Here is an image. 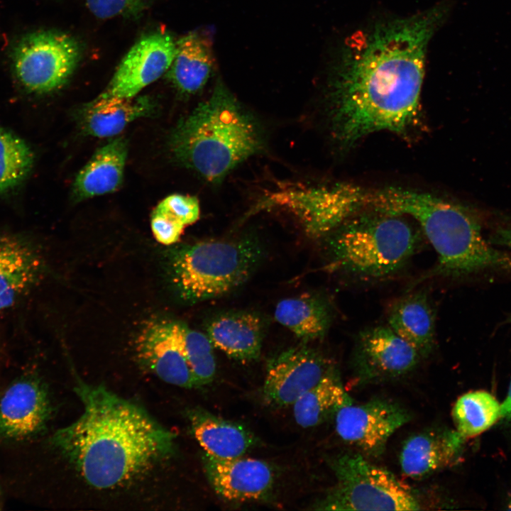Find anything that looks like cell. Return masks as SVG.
<instances>
[{
    "label": "cell",
    "instance_id": "1",
    "mask_svg": "<svg viewBox=\"0 0 511 511\" xmlns=\"http://www.w3.org/2000/svg\"><path fill=\"white\" fill-rule=\"evenodd\" d=\"M449 11L438 6L352 36L331 88L334 136L352 144L380 131L403 133L417 119L428 43Z\"/></svg>",
    "mask_w": 511,
    "mask_h": 511
},
{
    "label": "cell",
    "instance_id": "2",
    "mask_svg": "<svg viewBox=\"0 0 511 511\" xmlns=\"http://www.w3.org/2000/svg\"><path fill=\"white\" fill-rule=\"evenodd\" d=\"M75 390L83 412L51 443L91 486L123 485L173 453L175 435L141 407L102 385L78 380Z\"/></svg>",
    "mask_w": 511,
    "mask_h": 511
},
{
    "label": "cell",
    "instance_id": "3",
    "mask_svg": "<svg viewBox=\"0 0 511 511\" xmlns=\"http://www.w3.org/2000/svg\"><path fill=\"white\" fill-rule=\"evenodd\" d=\"M367 205L378 211L410 216L420 225L438 258L435 266L417 283L490 270L511 273V255L486 241L478 219L460 205L428 193L394 187L368 194Z\"/></svg>",
    "mask_w": 511,
    "mask_h": 511
},
{
    "label": "cell",
    "instance_id": "4",
    "mask_svg": "<svg viewBox=\"0 0 511 511\" xmlns=\"http://www.w3.org/2000/svg\"><path fill=\"white\" fill-rule=\"evenodd\" d=\"M175 158L210 183L264 148L260 125L222 82L181 119L170 136Z\"/></svg>",
    "mask_w": 511,
    "mask_h": 511
},
{
    "label": "cell",
    "instance_id": "5",
    "mask_svg": "<svg viewBox=\"0 0 511 511\" xmlns=\"http://www.w3.org/2000/svg\"><path fill=\"white\" fill-rule=\"evenodd\" d=\"M376 211L350 217L331 232L329 270L375 280L407 264L420 245L419 234L400 215Z\"/></svg>",
    "mask_w": 511,
    "mask_h": 511
},
{
    "label": "cell",
    "instance_id": "6",
    "mask_svg": "<svg viewBox=\"0 0 511 511\" xmlns=\"http://www.w3.org/2000/svg\"><path fill=\"white\" fill-rule=\"evenodd\" d=\"M262 256L261 244L249 237L182 245L170 255V280L186 302L217 298L244 284Z\"/></svg>",
    "mask_w": 511,
    "mask_h": 511
},
{
    "label": "cell",
    "instance_id": "7",
    "mask_svg": "<svg viewBox=\"0 0 511 511\" xmlns=\"http://www.w3.org/2000/svg\"><path fill=\"white\" fill-rule=\"evenodd\" d=\"M336 484L316 505L325 510H397L420 509L410 490L388 470L361 454H344L331 461Z\"/></svg>",
    "mask_w": 511,
    "mask_h": 511
},
{
    "label": "cell",
    "instance_id": "8",
    "mask_svg": "<svg viewBox=\"0 0 511 511\" xmlns=\"http://www.w3.org/2000/svg\"><path fill=\"white\" fill-rule=\"evenodd\" d=\"M79 56V44L70 35L53 31L35 32L23 37L14 49L13 70L25 89L45 94L67 82Z\"/></svg>",
    "mask_w": 511,
    "mask_h": 511
},
{
    "label": "cell",
    "instance_id": "9",
    "mask_svg": "<svg viewBox=\"0 0 511 511\" xmlns=\"http://www.w3.org/2000/svg\"><path fill=\"white\" fill-rule=\"evenodd\" d=\"M367 194L348 185L291 187L270 194L259 205L289 211L307 234L319 238L331 233L366 206Z\"/></svg>",
    "mask_w": 511,
    "mask_h": 511
},
{
    "label": "cell",
    "instance_id": "10",
    "mask_svg": "<svg viewBox=\"0 0 511 511\" xmlns=\"http://www.w3.org/2000/svg\"><path fill=\"white\" fill-rule=\"evenodd\" d=\"M334 370L331 360L314 348L304 344L290 348L268 361L263 397L272 407L293 405Z\"/></svg>",
    "mask_w": 511,
    "mask_h": 511
},
{
    "label": "cell",
    "instance_id": "11",
    "mask_svg": "<svg viewBox=\"0 0 511 511\" xmlns=\"http://www.w3.org/2000/svg\"><path fill=\"white\" fill-rule=\"evenodd\" d=\"M182 322L155 319L148 321L135 340L139 361L162 380L185 388L197 387L188 363Z\"/></svg>",
    "mask_w": 511,
    "mask_h": 511
},
{
    "label": "cell",
    "instance_id": "12",
    "mask_svg": "<svg viewBox=\"0 0 511 511\" xmlns=\"http://www.w3.org/2000/svg\"><path fill=\"white\" fill-rule=\"evenodd\" d=\"M334 417L339 437L373 457L383 452L390 437L410 419L402 407L380 399L352 402L340 408Z\"/></svg>",
    "mask_w": 511,
    "mask_h": 511
},
{
    "label": "cell",
    "instance_id": "13",
    "mask_svg": "<svg viewBox=\"0 0 511 511\" xmlns=\"http://www.w3.org/2000/svg\"><path fill=\"white\" fill-rule=\"evenodd\" d=\"M421 356L388 325L369 327L356 336L353 363L363 381L392 379L408 373Z\"/></svg>",
    "mask_w": 511,
    "mask_h": 511
},
{
    "label": "cell",
    "instance_id": "14",
    "mask_svg": "<svg viewBox=\"0 0 511 511\" xmlns=\"http://www.w3.org/2000/svg\"><path fill=\"white\" fill-rule=\"evenodd\" d=\"M175 51L176 42L165 33L156 32L141 38L124 56L99 97H134L167 72Z\"/></svg>",
    "mask_w": 511,
    "mask_h": 511
},
{
    "label": "cell",
    "instance_id": "15",
    "mask_svg": "<svg viewBox=\"0 0 511 511\" xmlns=\"http://www.w3.org/2000/svg\"><path fill=\"white\" fill-rule=\"evenodd\" d=\"M204 473L214 491L233 502L258 500L270 493L275 481L271 466L262 460L243 458L229 459L202 455Z\"/></svg>",
    "mask_w": 511,
    "mask_h": 511
},
{
    "label": "cell",
    "instance_id": "16",
    "mask_svg": "<svg viewBox=\"0 0 511 511\" xmlns=\"http://www.w3.org/2000/svg\"><path fill=\"white\" fill-rule=\"evenodd\" d=\"M50 412L47 391L38 380L24 377L0 395V439H22L38 433Z\"/></svg>",
    "mask_w": 511,
    "mask_h": 511
},
{
    "label": "cell",
    "instance_id": "17",
    "mask_svg": "<svg viewBox=\"0 0 511 511\" xmlns=\"http://www.w3.org/2000/svg\"><path fill=\"white\" fill-rule=\"evenodd\" d=\"M464 440L456 429H430L410 436L400 454L402 472L408 478L421 479L454 465Z\"/></svg>",
    "mask_w": 511,
    "mask_h": 511
},
{
    "label": "cell",
    "instance_id": "18",
    "mask_svg": "<svg viewBox=\"0 0 511 511\" xmlns=\"http://www.w3.org/2000/svg\"><path fill=\"white\" fill-rule=\"evenodd\" d=\"M43 268L38 251L28 240L0 235V311L13 306L36 284Z\"/></svg>",
    "mask_w": 511,
    "mask_h": 511
},
{
    "label": "cell",
    "instance_id": "19",
    "mask_svg": "<svg viewBox=\"0 0 511 511\" xmlns=\"http://www.w3.org/2000/svg\"><path fill=\"white\" fill-rule=\"evenodd\" d=\"M214 347L240 361L258 358L263 338L260 317L246 311L229 312L211 318L206 328Z\"/></svg>",
    "mask_w": 511,
    "mask_h": 511
},
{
    "label": "cell",
    "instance_id": "20",
    "mask_svg": "<svg viewBox=\"0 0 511 511\" xmlns=\"http://www.w3.org/2000/svg\"><path fill=\"white\" fill-rule=\"evenodd\" d=\"M387 319L388 326L421 357L432 352L436 342V317L425 291L410 292L394 302Z\"/></svg>",
    "mask_w": 511,
    "mask_h": 511
},
{
    "label": "cell",
    "instance_id": "21",
    "mask_svg": "<svg viewBox=\"0 0 511 511\" xmlns=\"http://www.w3.org/2000/svg\"><path fill=\"white\" fill-rule=\"evenodd\" d=\"M194 437L207 454L221 459L243 456L258 440L244 426L196 407L188 412Z\"/></svg>",
    "mask_w": 511,
    "mask_h": 511
},
{
    "label": "cell",
    "instance_id": "22",
    "mask_svg": "<svg viewBox=\"0 0 511 511\" xmlns=\"http://www.w3.org/2000/svg\"><path fill=\"white\" fill-rule=\"evenodd\" d=\"M214 65L210 40L197 33H189L176 42L167 77L180 92L193 94L205 86Z\"/></svg>",
    "mask_w": 511,
    "mask_h": 511
},
{
    "label": "cell",
    "instance_id": "23",
    "mask_svg": "<svg viewBox=\"0 0 511 511\" xmlns=\"http://www.w3.org/2000/svg\"><path fill=\"white\" fill-rule=\"evenodd\" d=\"M126 155V143L122 138L99 148L75 178L76 198L87 199L118 189L123 181Z\"/></svg>",
    "mask_w": 511,
    "mask_h": 511
},
{
    "label": "cell",
    "instance_id": "24",
    "mask_svg": "<svg viewBox=\"0 0 511 511\" xmlns=\"http://www.w3.org/2000/svg\"><path fill=\"white\" fill-rule=\"evenodd\" d=\"M332 316L327 300L308 293L280 300L274 311L275 320L304 342L324 338Z\"/></svg>",
    "mask_w": 511,
    "mask_h": 511
},
{
    "label": "cell",
    "instance_id": "25",
    "mask_svg": "<svg viewBox=\"0 0 511 511\" xmlns=\"http://www.w3.org/2000/svg\"><path fill=\"white\" fill-rule=\"evenodd\" d=\"M153 109L146 97H98L84 109L82 123L86 133L105 138L116 136L133 121Z\"/></svg>",
    "mask_w": 511,
    "mask_h": 511
},
{
    "label": "cell",
    "instance_id": "26",
    "mask_svg": "<svg viewBox=\"0 0 511 511\" xmlns=\"http://www.w3.org/2000/svg\"><path fill=\"white\" fill-rule=\"evenodd\" d=\"M351 403L352 400L334 370L293 404L294 417L300 427H313L334 417L340 408Z\"/></svg>",
    "mask_w": 511,
    "mask_h": 511
},
{
    "label": "cell",
    "instance_id": "27",
    "mask_svg": "<svg viewBox=\"0 0 511 511\" xmlns=\"http://www.w3.org/2000/svg\"><path fill=\"white\" fill-rule=\"evenodd\" d=\"M198 199L193 196L174 194L163 199L154 209L150 226L155 238L161 244L177 243L184 229L199 217Z\"/></svg>",
    "mask_w": 511,
    "mask_h": 511
},
{
    "label": "cell",
    "instance_id": "28",
    "mask_svg": "<svg viewBox=\"0 0 511 511\" xmlns=\"http://www.w3.org/2000/svg\"><path fill=\"white\" fill-rule=\"evenodd\" d=\"M452 417L456 430L463 438L473 437L501 419V403L487 391H470L457 399Z\"/></svg>",
    "mask_w": 511,
    "mask_h": 511
},
{
    "label": "cell",
    "instance_id": "29",
    "mask_svg": "<svg viewBox=\"0 0 511 511\" xmlns=\"http://www.w3.org/2000/svg\"><path fill=\"white\" fill-rule=\"evenodd\" d=\"M34 160L30 145L0 125V197L15 190L27 179Z\"/></svg>",
    "mask_w": 511,
    "mask_h": 511
},
{
    "label": "cell",
    "instance_id": "30",
    "mask_svg": "<svg viewBox=\"0 0 511 511\" xmlns=\"http://www.w3.org/2000/svg\"><path fill=\"white\" fill-rule=\"evenodd\" d=\"M185 346L187 358L197 385L211 383L215 377L216 363L214 346L208 336L185 324Z\"/></svg>",
    "mask_w": 511,
    "mask_h": 511
},
{
    "label": "cell",
    "instance_id": "31",
    "mask_svg": "<svg viewBox=\"0 0 511 511\" xmlns=\"http://www.w3.org/2000/svg\"><path fill=\"white\" fill-rule=\"evenodd\" d=\"M148 0H85L90 12L106 19L116 16H137L148 6Z\"/></svg>",
    "mask_w": 511,
    "mask_h": 511
},
{
    "label": "cell",
    "instance_id": "32",
    "mask_svg": "<svg viewBox=\"0 0 511 511\" xmlns=\"http://www.w3.org/2000/svg\"><path fill=\"white\" fill-rule=\"evenodd\" d=\"M488 241L493 245L511 248V226L498 228L490 234Z\"/></svg>",
    "mask_w": 511,
    "mask_h": 511
},
{
    "label": "cell",
    "instance_id": "33",
    "mask_svg": "<svg viewBox=\"0 0 511 511\" xmlns=\"http://www.w3.org/2000/svg\"><path fill=\"white\" fill-rule=\"evenodd\" d=\"M501 418L511 422V380L506 397L501 403Z\"/></svg>",
    "mask_w": 511,
    "mask_h": 511
},
{
    "label": "cell",
    "instance_id": "34",
    "mask_svg": "<svg viewBox=\"0 0 511 511\" xmlns=\"http://www.w3.org/2000/svg\"><path fill=\"white\" fill-rule=\"evenodd\" d=\"M507 510H511V498L508 500L507 503Z\"/></svg>",
    "mask_w": 511,
    "mask_h": 511
},
{
    "label": "cell",
    "instance_id": "35",
    "mask_svg": "<svg viewBox=\"0 0 511 511\" xmlns=\"http://www.w3.org/2000/svg\"><path fill=\"white\" fill-rule=\"evenodd\" d=\"M507 322L511 323V315L508 317Z\"/></svg>",
    "mask_w": 511,
    "mask_h": 511
}]
</instances>
